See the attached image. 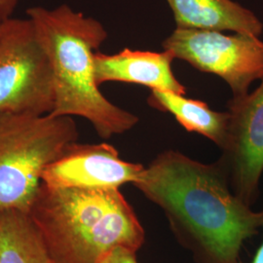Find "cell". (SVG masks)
<instances>
[{
    "mask_svg": "<svg viewBox=\"0 0 263 263\" xmlns=\"http://www.w3.org/2000/svg\"><path fill=\"white\" fill-rule=\"evenodd\" d=\"M19 0H0V24L12 18Z\"/></svg>",
    "mask_w": 263,
    "mask_h": 263,
    "instance_id": "cell-14",
    "label": "cell"
},
{
    "mask_svg": "<svg viewBox=\"0 0 263 263\" xmlns=\"http://www.w3.org/2000/svg\"><path fill=\"white\" fill-rule=\"evenodd\" d=\"M177 28L232 31L260 36L263 24L233 0H166Z\"/></svg>",
    "mask_w": 263,
    "mask_h": 263,
    "instance_id": "cell-10",
    "label": "cell"
},
{
    "mask_svg": "<svg viewBox=\"0 0 263 263\" xmlns=\"http://www.w3.org/2000/svg\"><path fill=\"white\" fill-rule=\"evenodd\" d=\"M28 215L52 263H101L118 248L137 253L145 240L141 221L119 189L42 183Z\"/></svg>",
    "mask_w": 263,
    "mask_h": 263,
    "instance_id": "cell-3",
    "label": "cell"
},
{
    "mask_svg": "<svg viewBox=\"0 0 263 263\" xmlns=\"http://www.w3.org/2000/svg\"><path fill=\"white\" fill-rule=\"evenodd\" d=\"M54 104L52 68L30 20L0 24V113L45 115Z\"/></svg>",
    "mask_w": 263,
    "mask_h": 263,
    "instance_id": "cell-5",
    "label": "cell"
},
{
    "mask_svg": "<svg viewBox=\"0 0 263 263\" xmlns=\"http://www.w3.org/2000/svg\"><path fill=\"white\" fill-rule=\"evenodd\" d=\"M0 263H52L28 213L0 212Z\"/></svg>",
    "mask_w": 263,
    "mask_h": 263,
    "instance_id": "cell-12",
    "label": "cell"
},
{
    "mask_svg": "<svg viewBox=\"0 0 263 263\" xmlns=\"http://www.w3.org/2000/svg\"><path fill=\"white\" fill-rule=\"evenodd\" d=\"M149 106L168 112L187 132L197 133L223 147L227 136L229 113L216 111L206 103L166 90H151L147 98Z\"/></svg>",
    "mask_w": 263,
    "mask_h": 263,
    "instance_id": "cell-11",
    "label": "cell"
},
{
    "mask_svg": "<svg viewBox=\"0 0 263 263\" xmlns=\"http://www.w3.org/2000/svg\"><path fill=\"white\" fill-rule=\"evenodd\" d=\"M175 60L169 50L151 52L125 48L113 55L97 52L94 58L95 77L99 86L106 82H121L185 95L186 88L179 82L172 69Z\"/></svg>",
    "mask_w": 263,
    "mask_h": 263,
    "instance_id": "cell-9",
    "label": "cell"
},
{
    "mask_svg": "<svg viewBox=\"0 0 263 263\" xmlns=\"http://www.w3.org/2000/svg\"><path fill=\"white\" fill-rule=\"evenodd\" d=\"M144 166L123 160L109 143L68 144L43 173L42 182L49 187L120 189L135 184Z\"/></svg>",
    "mask_w": 263,
    "mask_h": 263,
    "instance_id": "cell-8",
    "label": "cell"
},
{
    "mask_svg": "<svg viewBox=\"0 0 263 263\" xmlns=\"http://www.w3.org/2000/svg\"><path fill=\"white\" fill-rule=\"evenodd\" d=\"M134 186L162 210L196 263H239L245 241L263 224V211H253L236 195L218 161L205 164L163 151Z\"/></svg>",
    "mask_w": 263,
    "mask_h": 263,
    "instance_id": "cell-1",
    "label": "cell"
},
{
    "mask_svg": "<svg viewBox=\"0 0 263 263\" xmlns=\"http://www.w3.org/2000/svg\"><path fill=\"white\" fill-rule=\"evenodd\" d=\"M78 137L69 116L0 113V212L28 213L44 171Z\"/></svg>",
    "mask_w": 263,
    "mask_h": 263,
    "instance_id": "cell-4",
    "label": "cell"
},
{
    "mask_svg": "<svg viewBox=\"0 0 263 263\" xmlns=\"http://www.w3.org/2000/svg\"><path fill=\"white\" fill-rule=\"evenodd\" d=\"M261 228L263 229V224L261 226ZM250 263H263V241L261 245L259 246V248L257 249L256 253L254 254L253 260Z\"/></svg>",
    "mask_w": 263,
    "mask_h": 263,
    "instance_id": "cell-15",
    "label": "cell"
},
{
    "mask_svg": "<svg viewBox=\"0 0 263 263\" xmlns=\"http://www.w3.org/2000/svg\"><path fill=\"white\" fill-rule=\"evenodd\" d=\"M136 254L129 250L118 248L107 254L101 263H139Z\"/></svg>",
    "mask_w": 263,
    "mask_h": 263,
    "instance_id": "cell-13",
    "label": "cell"
},
{
    "mask_svg": "<svg viewBox=\"0 0 263 263\" xmlns=\"http://www.w3.org/2000/svg\"><path fill=\"white\" fill-rule=\"evenodd\" d=\"M52 68L55 104L50 114L79 116L103 139L122 135L140 121L108 101L95 77L94 58L108 36L104 25L67 4L27 11Z\"/></svg>",
    "mask_w": 263,
    "mask_h": 263,
    "instance_id": "cell-2",
    "label": "cell"
},
{
    "mask_svg": "<svg viewBox=\"0 0 263 263\" xmlns=\"http://www.w3.org/2000/svg\"><path fill=\"white\" fill-rule=\"evenodd\" d=\"M162 47L198 70L220 77L233 97L248 94L251 85L263 78V41L258 36L176 28Z\"/></svg>",
    "mask_w": 263,
    "mask_h": 263,
    "instance_id": "cell-6",
    "label": "cell"
},
{
    "mask_svg": "<svg viewBox=\"0 0 263 263\" xmlns=\"http://www.w3.org/2000/svg\"><path fill=\"white\" fill-rule=\"evenodd\" d=\"M253 91L227 103L229 123L217 160L238 197L253 206L263 174V78Z\"/></svg>",
    "mask_w": 263,
    "mask_h": 263,
    "instance_id": "cell-7",
    "label": "cell"
}]
</instances>
